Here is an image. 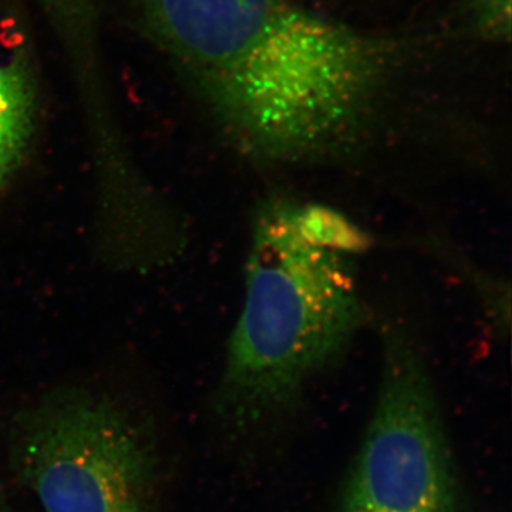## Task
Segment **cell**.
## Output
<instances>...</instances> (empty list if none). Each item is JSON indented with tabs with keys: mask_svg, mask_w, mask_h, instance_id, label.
I'll return each instance as SVG.
<instances>
[{
	"mask_svg": "<svg viewBox=\"0 0 512 512\" xmlns=\"http://www.w3.org/2000/svg\"><path fill=\"white\" fill-rule=\"evenodd\" d=\"M148 22L191 73L229 137L266 163L346 146L404 45L292 0H148Z\"/></svg>",
	"mask_w": 512,
	"mask_h": 512,
	"instance_id": "cell-1",
	"label": "cell"
},
{
	"mask_svg": "<svg viewBox=\"0 0 512 512\" xmlns=\"http://www.w3.org/2000/svg\"><path fill=\"white\" fill-rule=\"evenodd\" d=\"M292 205L274 198L252 225L244 303L218 393L221 412L239 430L292 409L365 322L352 258L305 244Z\"/></svg>",
	"mask_w": 512,
	"mask_h": 512,
	"instance_id": "cell-2",
	"label": "cell"
},
{
	"mask_svg": "<svg viewBox=\"0 0 512 512\" xmlns=\"http://www.w3.org/2000/svg\"><path fill=\"white\" fill-rule=\"evenodd\" d=\"M10 456L42 512H160L153 431L103 394H47L13 421Z\"/></svg>",
	"mask_w": 512,
	"mask_h": 512,
	"instance_id": "cell-3",
	"label": "cell"
},
{
	"mask_svg": "<svg viewBox=\"0 0 512 512\" xmlns=\"http://www.w3.org/2000/svg\"><path fill=\"white\" fill-rule=\"evenodd\" d=\"M339 512H461L456 468L429 370L402 330L384 332L375 412Z\"/></svg>",
	"mask_w": 512,
	"mask_h": 512,
	"instance_id": "cell-4",
	"label": "cell"
},
{
	"mask_svg": "<svg viewBox=\"0 0 512 512\" xmlns=\"http://www.w3.org/2000/svg\"><path fill=\"white\" fill-rule=\"evenodd\" d=\"M35 119V84L22 57L0 64V187L22 163Z\"/></svg>",
	"mask_w": 512,
	"mask_h": 512,
	"instance_id": "cell-5",
	"label": "cell"
},
{
	"mask_svg": "<svg viewBox=\"0 0 512 512\" xmlns=\"http://www.w3.org/2000/svg\"><path fill=\"white\" fill-rule=\"evenodd\" d=\"M291 218L296 235L320 251L352 258L365 254L372 245L365 229L328 205L293 201Z\"/></svg>",
	"mask_w": 512,
	"mask_h": 512,
	"instance_id": "cell-6",
	"label": "cell"
},
{
	"mask_svg": "<svg viewBox=\"0 0 512 512\" xmlns=\"http://www.w3.org/2000/svg\"><path fill=\"white\" fill-rule=\"evenodd\" d=\"M464 12L474 35L490 42H510L511 0H468Z\"/></svg>",
	"mask_w": 512,
	"mask_h": 512,
	"instance_id": "cell-7",
	"label": "cell"
},
{
	"mask_svg": "<svg viewBox=\"0 0 512 512\" xmlns=\"http://www.w3.org/2000/svg\"><path fill=\"white\" fill-rule=\"evenodd\" d=\"M62 18L77 22L89 12V0H47Z\"/></svg>",
	"mask_w": 512,
	"mask_h": 512,
	"instance_id": "cell-8",
	"label": "cell"
},
{
	"mask_svg": "<svg viewBox=\"0 0 512 512\" xmlns=\"http://www.w3.org/2000/svg\"><path fill=\"white\" fill-rule=\"evenodd\" d=\"M0 512H6L5 507H3L2 503H0Z\"/></svg>",
	"mask_w": 512,
	"mask_h": 512,
	"instance_id": "cell-9",
	"label": "cell"
}]
</instances>
